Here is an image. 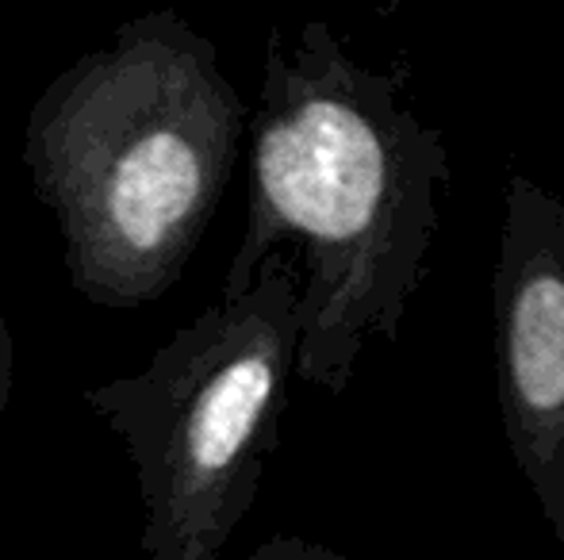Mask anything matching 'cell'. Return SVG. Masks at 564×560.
Masks as SVG:
<instances>
[{"label":"cell","mask_w":564,"mask_h":560,"mask_svg":"<svg viewBox=\"0 0 564 560\" xmlns=\"http://www.w3.org/2000/svg\"><path fill=\"white\" fill-rule=\"evenodd\" d=\"M296 345L300 270L273 254L242 296L204 307L147 369L85 392L139 476L142 560L224 557L281 446Z\"/></svg>","instance_id":"3"},{"label":"cell","mask_w":564,"mask_h":560,"mask_svg":"<svg viewBox=\"0 0 564 560\" xmlns=\"http://www.w3.org/2000/svg\"><path fill=\"white\" fill-rule=\"evenodd\" d=\"M449 185L442 131L400 100V77L369 69L323 20L265 43L250 120V208L227 265L235 299L281 246H296V376L346 396L372 342H392L426 273L438 193Z\"/></svg>","instance_id":"1"},{"label":"cell","mask_w":564,"mask_h":560,"mask_svg":"<svg viewBox=\"0 0 564 560\" xmlns=\"http://www.w3.org/2000/svg\"><path fill=\"white\" fill-rule=\"evenodd\" d=\"M246 123L216 43L173 8L62 69L28 112L23 165L74 292L108 311L158 304L219 211Z\"/></svg>","instance_id":"2"},{"label":"cell","mask_w":564,"mask_h":560,"mask_svg":"<svg viewBox=\"0 0 564 560\" xmlns=\"http://www.w3.org/2000/svg\"><path fill=\"white\" fill-rule=\"evenodd\" d=\"M250 560H349V557H341L338 549L319 546V541H307V538H292V534H281V538H269L265 546H261Z\"/></svg>","instance_id":"5"},{"label":"cell","mask_w":564,"mask_h":560,"mask_svg":"<svg viewBox=\"0 0 564 560\" xmlns=\"http://www.w3.org/2000/svg\"><path fill=\"white\" fill-rule=\"evenodd\" d=\"M491 315L507 449L564 557V204L527 173L507 180Z\"/></svg>","instance_id":"4"},{"label":"cell","mask_w":564,"mask_h":560,"mask_svg":"<svg viewBox=\"0 0 564 560\" xmlns=\"http://www.w3.org/2000/svg\"><path fill=\"white\" fill-rule=\"evenodd\" d=\"M8 404H12V330H8L4 307H0V433H4Z\"/></svg>","instance_id":"6"}]
</instances>
